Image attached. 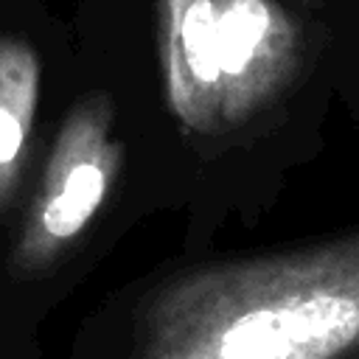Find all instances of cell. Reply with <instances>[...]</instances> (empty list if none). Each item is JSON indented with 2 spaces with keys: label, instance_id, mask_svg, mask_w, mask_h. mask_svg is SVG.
I'll use <instances>...</instances> for the list:
<instances>
[{
  "label": "cell",
  "instance_id": "1",
  "mask_svg": "<svg viewBox=\"0 0 359 359\" xmlns=\"http://www.w3.org/2000/svg\"><path fill=\"white\" fill-rule=\"evenodd\" d=\"M359 348V230L165 286L135 359H342Z\"/></svg>",
  "mask_w": 359,
  "mask_h": 359
},
{
  "label": "cell",
  "instance_id": "2",
  "mask_svg": "<svg viewBox=\"0 0 359 359\" xmlns=\"http://www.w3.org/2000/svg\"><path fill=\"white\" fill-rule=\"evenodd\" d=\"M297 25L275 0H165V79L196 129L238 123L297 67Z\"/></svg>",
  "mask_w": 359,
  "mask_h": 359
},
{
  "label": "cell",
  "instance_id": "3",
  "mask_svg": "<svg viewBox=\"0 0 359 359\" xmlns=\"http://www.w3.org/2000/svg\"><path fill=\"white\" fill-rule=\"evenodd\" d=\"M104 126L107 115L93 107L79 109L65 126L45 177L36 227L22 252L25 261H45L59 244L79 236L101 208L115 165Z\"/></svg>",
  "mask_w": 359,
  "mask_h": 359
},
{
  "label": "cell",
  "instance_id": "4",
  "mask_svg": "<svg viewBox=\"0 0 359 359\" xmlns=\"http://www.w3.org/2000/svg\"><path fill=\"white\" fill-rule=\"evenodd\" d=\"M39 65L20 39H0V165L17 160L36 101Z\"/></svg>",
  "mask_w": 359,
  "mask_h": 359
}]
</instances>
